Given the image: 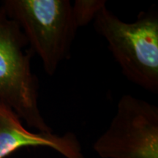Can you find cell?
<instances>
[{
    "mask_svg": "<svg viewBox=\"0 0 158 158\" xmlns=\"http://www.w3.org/2000/svg\"><path fill=\"white\" fill-rule=\"evenodd\" d=\"M94 149L102 158H158L157 106L124 94Z\"/></svg>",
    "mask_w": 158,
    "mask_h": 158,
    "instance_id": "cell-4",
    "label": "cell"
},
{
    "mask_svg": "<svg viewBox=\"0 0 158 158\" xmlns=\"http://www.w3.org/2000/svg\"><path fill=\"white\" fill-rule=\"evenodd\" d=\"M2 6L14 20L29 46L42 61L47 75L53 76L70 55L78 30L69 0H6Z\"/></svg>",
    "mask_w": 158,
    "mask_h": 158,
    "instance_id": "cell-2",
    "label": "cell"
},
{
    "mask_svg": "<svg viewBox=\"0 0 158 158\" xmlns=\"http://www.w3.org/2000/svg\"><path fill=\"white\" fill-rule=\"evenodd\" d=\"M106 5L105 0H76L72 5V13L78 29L94 21Z\"/></svg>",
    "mask_w": 158,
    "mask_h": 158,
    "instance_id": "cell-6",
    "label": "cell"
},
{
    "mask_svg": "<svg viewBox=\"0 0 158 158\" xmlns=\"http://www.w3.org/2000/svg\"><path fill=\"white\" fill-rule=\"evenodd\" d=\"M5 106V104L4 103V102H3L1 100H0V111H1L2 109V108H3ZM6 106H7V105H6Z\"/></svg>",
    "mask_w": 158,
    "mask_h": 158,
    "instance_id": "cell-7",
    "label": "cell"
},
{
    "mask_svg": "<svg viewBox=\"0 0 158 158\" xmlns=\"http://www.w3.org/2000/svg\"><path fill=\"white\" fill-rule=\"evenodd\" d=\"M23 31L0 6V100L40 132H52L39 108V80L31 70L35 54Z\"/></svg>",
    "mask_w": 158,
    "mask_h": 158,
    "instance_id": "cell-3",
    "label": "cell"
},
{
    "mask_svg": "<svg viewBox=\"0 0 158 158\" xmlns=\"http://www.w3.org/2000/svg\"><path fill=\"white\" fill-rule=\"evenodd\" d=\"M94 27L107 41L125 78L148 92L157 93V10L142 11L134 22L127 23L106 6L94 19Z\"/></svg>",
    "mask_w": 158,
    "mask_h": 158,
    "instance_id": "cell-1",
    "label": "cell"
},
{
    "mask_svg": "<svg viewBox=\"0 0 158 158\" xmlns=\"http://www.w3.org/2000/svg\"><path fill=\"white\" fill-rule=\"evenodd\" d=\"M25 147H48L66 158H84L80 143L73 133L59 136L52 132L31 133L21 118L7 106L0 111V158H5Z\"/></svg>",
    "mask_w": 158,
    "mask_h": 158,
    "instance_id": "cell-5",
    "label": "cell"
}]
</instances>
